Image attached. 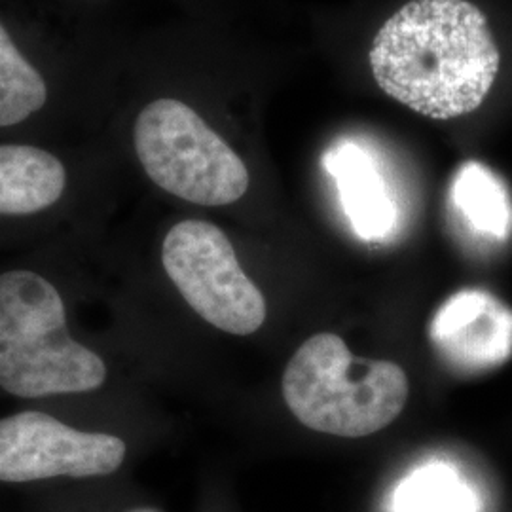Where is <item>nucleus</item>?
<instances>
[{
    "mask_svg": "<svg viewBox=\"0 0 512 512\" xmlns=\"http://www.w3.org/2000/svg\"><path fill=\"white\" fill-rule=\"evenodd\" d=\"M374 80L433 120L478 109L501 65L490 23L469 0H412L385 21L370 48Z\"/></svg>",
    "mask_w": 512,
    "mask_h": 512,
    "instance_id": "obj_1",
    "label": "nucleus"
},
{
    "mask_svg": "<svg viewBox=\"0 0 512 512\" xmlns=\"http://www.w3.org/2000/svg\"><path fill=\"white\" fill-rule=\"evenodd\" d=\"M109 363L71 330L65 296L33 268L0 272V393L21 401L93 395Z\"/></svg>",
    "mask_w": 512,
    "mask_h": 512,
    "instance_id": "obj_2",
    "label": "nucleus"
},
{
    "mask_svg": "<svg viewBox=\"0 0 512 512\" xmlns=\"http://www.w3.org/2000/svg\"><path fill=\"white\" fill-rule=\"evenodd\" d=\"M281 387L302 425L344 439L382 431L401 416L410 395L401 366L355 357L340 336L329 332L311 336L298 348Z\"/></svg>",
    "mask_w": 512,
    "mask_h": 512,
    "instance_id": "obj_3",
    "label": "nucleus"
},
{
    "mask_svg": "<svg viewBox=\"0 0 512 512\" xmlns=\"http://www.w3.org/2000/svg\"><path fill=\"white\" fill-rule=\"evenodd\" d=\"M133 147L148 179L184 202L222 207L249 190L236 150L183 101L148 103L135 120Z\"/></svg>",
    "mask_w": 512,
    "mask_h": 512,
    "instance_id": "obj_4",
    "label": "nucleus"
},
{
    "mask_svg": "<svg viewBox=\"0 0 512 512\" xmlns=\"http://www.w3.org/2000/svg\"><path fill=\"white\" fill-rule=\"evenodd\" d=\"M162 266L192 311L211 327L249 336L266 321L264 294L243 272L236 249L217 224L186 219L169 228Z\"/></svg>",
    "mask_w": 512,
    "mask_h": 512,
    "instance_id": "obj_5",
    "label": "nucleus"
},
{
    "mask_svg": "<svg viewBox=\"0 0 512 512\" xmlns=\"http://www.w3.org/2000/svg\"><path fill=\"white\" fill-rule=\"evenodd\" d=\"M120 435L80 429L44 410H19L0 418V484L52 486L103 482L128 461Z\"/></svg>",
    "mask_w": 512,
    "mask_h": 512,
    "instance_id": "obj_6",
    "label": "nucleus"
},
{
    "mask_svg": "<svg viewBox=\"0 0 512 512\" xmlns=\"http://www.w3.org/2000/svg\"><path fill=\"white\" fill-rule=\"evenodd\" d=\"M65 164L44 148L0 145V217H33L61 202Z\"/></svg>",
    "mask_w": 512,
    "mask_h": 512,
    "instance_id": "obj_7",
    "label": "nucleus"
},
{
    "mask_svg": "<svg viewBox=\"0 0 512 512\" xmlns=\"http://www.w3.org/2000/svg\"><path fill=\"white\" fill-rule=\"evenodd\" d=\"M325 165L338 183L355 232L363 238H384L395 224V209L370 156L355 143H344L330 150Z\"/></svg>",
    "mask_w": 512,
    "mask_h": 512,
    "instance_id": "obj_8",
    "label": "nucleus"
},
{
    "mask_svg": "<svg viewBox=\"0 0 512 512\" xmlns=\"http://www.w3.org/2000/svg\"><path fill=\"white\" fill-rule=\"evenodd\" d=\"M454 202L475 230L507 238L512 224L511 200L490 169L476 162L461 165L454 181Z\"/></svg>",
    "mask_w": 512,
    "mask_h": 512,
    "instance_id": "obj_9",
    "label": "nucleus"
},
{
    "mask_svg": "<svg viewBox=\"0 0 512 512\" xmlns=\"http://www.w3.org/2000/svg\"><path fill=\"white\" fill-rule=\"evenodd\" d=\"M48 101L42 74L21 54L10 33L0 23V128H10L31 118Z\"/></svg>",
    "mask_w": 512,
    "mask_h": 512,
    "instance_id": "obj_10",
    "label": "nucleus"
},
{
    "mask_svg": "<svg viewBox=\"0 0 512 512\" xmlns=\"http://www.w3.org/2000/svg\"><path fill=\"white\" fill-rule=\"evenodd\" d=\"M397 512H475L476 495L446 465H429L408 476L395 495Z\"/></svg>",
    "mask_w": 512,
    "mask_h": 512,
    "instance_id": "obj_11",
    "label": "nucleus"
},
{
    "mask_svg": "<svg viewBox=\"0 0 512 512\" xmlns=\"http://www.w3.org/2000/svg\"><path fill=\"white\" fill-rule=\"evenodd\" d=\"M118 512H162L160 509H156V507H152V505H133V507H128V509H124V511Z\"/></svg>",
    "mask_w": 512,
    "mask_h": 512,
    "instance_id": "obj_12",
    "label": "nucleus"
}]
</instances>
